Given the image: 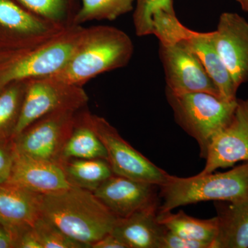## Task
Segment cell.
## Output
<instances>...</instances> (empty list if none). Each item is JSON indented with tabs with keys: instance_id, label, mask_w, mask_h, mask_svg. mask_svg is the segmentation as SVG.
Segmentation results:
<instances>
[{
	"instance_id": "6da1fadb",
	"label": "cell",
	"mask_w": 248,
	"mask_h": 248,
	"mask_svg": "<svg viewBox=\"0 0 248 248\" xmlns=\"http://www.w3.org/2000/svg\"><path fill=\"white\" fill-rule=\"evenodd\" d=\"M40 211L42 217L88 248L110 234L118 219L92 191L73 186L40 195Z\"/></svg>"
},
{
	"instance_id": "7a4b0ae2",
	"label": "cell",
	"mask_w": 248,
	"mask_h": 248,
	"mask_svg": "<svg viewBox=\"0 0 248 248\" xmlns=\"http://www.w3.org/2000/svg\"><path fill=\"white\" fill-rule=\"evenodd\" d=\"M133 53V41L124 31L110 26L86 27L69 61L54 76L83 87L99 75L126 66Z\"/></svg>"
},
{
	"instance_id": "3957f363",
	"label": "cell",
	"mask_w": 248,
	"mask_h": 248,
	"mask_svg": "<svg viewBox=\"0 0 248 248\" xmlns=\"http://www.w3.org/2000/svg\"><path fill=\"white\" fill-rule=\"evenodd\" d=\"M158 212L202 202H235L248 199V162L226 172L198 174L181 178L171 175L159 186Z\"/></svg>"
},
{
	"instance_id": "277c9868",
	"label": "cell",
	"mask_w": 248,
	"mask_h": 248,
	"mask_svg": "<svg viewBox=\"0 0 248 248\" xmlns=\"http://www.w3.org/2000/svg\"><path fill=\"white\" fill-rule=\"evenodd\" d=\"M166 97L176 122L195 139L201 157L206 159L210 143L231 120L238 99L228 101L203 92L175 93L166 88Z\"/></svg>"
},
{
	"instance_id": "5b68a950",
	"label": "cell",
	"mask_w": 248,
	"mask_h": 248,
	"mask_svg": "<svg viewBox=\"0 0 248 248\" xmlns=\"http://www.w3.org/2000/svg\"><path fill=\"white\" fill-rule=\"evenodd\" d=\"M86 27L73 26L53 38L17 53L0 72V90L19 80L55 76L69 61Z\"/></svg>"
},
{
	"instance_id": "8992f818",
	"label": "cell",
	"mask_w": 248,
	"mask_h": 248,
	"mask_svg": "<svg viewBox=\"0 0 248 248\" xmlns=\"http://www.w3.org/2000/svg\"><path fill=\"white\" fill-rule=\"evenodd\" d=\"M152 22L153 35L159 41L181 40L188 46L200 59L223 99L228 101L237 99L239 88L217 52L212 32H197L187 29L179 22L174 10H156Z\"/></svg>"
},
{
	"instance_id": "52a82bcc",
	"label": "cell",
	"mask_w": 248,
	"mask_h": 248,
	"mask_svg": "<svg viewBox=\"0 0 248 248\" xmlns=\"http://www.w3.org/2000/svg\"><path fill=\"white\" fill-rule=\"evenodd\" d=\"M89 98L83 87L56 76L28 80L22 112L14 138L36 120L60 110H80Z\"/></svg>"
},
{
	"instance_id": "ba28073f",
	"label": "cell",
	"mask_w": 248,
	"mask_h": 248,
	"mask_svg": "<svg viewBox=\"0 0 248 248\" xmlns=\"http://www.w3.org/2000/svg\"><path fill=\"white\" fill-rule=\"evenodd\" d=\"M78 111H57L36 120L13 138L15 149L31 158L61 165L62 151Z\"/></svg>"
},
{
	"instance_id": "9c48e42d",
	"label": "cell",
	"mask_w": 248,
	"mask_h": 248,
	"mask_svg": "<svg viewBox=\"0 0 248 248\" xmlns=\"http://www.w3.org/2000/svg\"><path fill=\"white\" fill-rule=\"evenodd\" d=\"M91 120L105 146L108 161L114 174L159 186L169 180L170 174L129 144L106 119L91 113Z\"/></svg>"
},
{
	"instance_id": "30bf717a",
	"label": "cell",
	"mask_w": 248,
	"mask_h": 248,
	"mask_svg": "<svg viewBox=\"0 0 248 248\" xmlns=\"http://www.w3.org/2000/svg\"><path fill=\"white\" fill-rule=\"evenodd\" d=\"M159 54L166 89L175 93L203 92L221 97L200 59L183 41H159Z\"/></svg>"
},
{
	"instance_id": "8fae6325",
	"label": "cell",
	"mask_w": 248,
	"mask_h": 248,
	"mask_svg": "<svg viewBox=\"0 0 248 248\" xmlns=\"http://www.w3.org/2000/svg\"><path fill=\"white\" fill-rule=\"evenodd\" d=\"M65 29L32 14L16 0H0V48H32Z\"/></svg>"
},
{
	"instance_id": "7c38bea8",
	"label": "cell",
	"mask_w": 248,
	"mask_h": 248,
	"mask_svg": "<svg viewBox=\"0 0 248 248\" xmlns=\"http://www.w3.org/2000/svg\"><path fill=\"white\" fill-rule=\"evenodd\" d=\"M205 160L206 164L200 174L248 161V99H237L231 120L214 138Z\"/></svg>"
},
{
	"instance_id": "4fadbf2b",
	"label": "cell",
	"mask_w": 248,
	"mask_h": 248,
	"mask_svg": "<svg viewBox=\"0 0 248 248\" xmlns=\"http://www.w3.org/2000/svg\"><path fill=\"white\" fill-rule=\"evenodd\" d=\"M159 186L114 174L93 191L94 195L118 218L139 210L159 206Z\"/></svg>"
},
{
	"instance_id": "5bb4252c",
	"label": "cell",
	"mask_w": 248,
	"mask_h": 248,
	"mask_svg": "<svg viewBox=\"0 0 248 248\" xmlns=\"http://www.w3.org/2000/svg\"><path fill=\"white\" fill-rule=\"evenodd\" d=\"M217 52L238 88L248 81V22L235 13H223L212 32Z\"/></svg>"
},
{
	"instance_id": "9a60e30c",
	"label": "cell",
	"mask_w": 248,
	"mask_h": 248,
	"mask_svg": "<svg viewBox=\"0 0 248 248\" xmlns=\"http://www.w3.org/2000/svg\"><path fill=\"white\" fill-rule=\"evenodd\" d=\"M6 183L40 195L71 187L61 165L34 159L16 151L11 175Z\"/></svg>"
},
{
	"instance_id": "2e32d148",
	"label": "cell",
	"mask_w": 248,
	"mask_h": 248,
	"mask_svg": "<svg viewBox=\"0 0 248 248\" xmlns=\"http://www.w3.org/2000/svg\"><path fill=\"white\" fill-rule=\"evenodd\" d=\"M159 206H152L118 218L112 234L127 248H161L166 228L157 218Z\"/></svg>"
},
{
	"instance_id": "e0dca14e",
	"label": "cell",
	"mask_w": 248,
	"mask_h": 248,
	"mask_svg": "<svg viewBox=\"0 0 248 248\" xmlns=\"http://www.w3.org/2000/svg\"><path fill=\"white\" fill-rule=\"evenodd\" d=\"M41 217L40 195L14 184L0 185V224L11 234Z\"/></svg>"
},
{
	"instance_id": "ac0fdd59",
	"label": "cell",
	"mask_w": 248,
	"mask_h": 248,
	"mask_svg": "<svg viewBox=\"0 0 248 248\" xmlns=\"http://www.w3.org/2000/svg\"><path fill=\"white\" fill-rule=\"evenodd\" d=\"M218 229L213 248H248V199L216 202Z\"/></svg>"
},
{
	"instance_id": "d6986e66",
	"label": "cell",
	"mask_w": 248,
	"mask_h": 248,
	"mask_svg": "<svg viewBox=\"0 0 248 248\" xmlns=\"http://www.w3.org/2000/svg\"><path fill=\"white\" fill-rule=\"evenodd\" d=\"M91 115L84 108L78 111L73 131L62 151L61 164L69 159L108 160L107 150L93 128Z\"/></svg>"
},
{
	"instance_id": "ffe728a7",
	"label": "cell",
	"mask_w": 248,
	"mask_h": 248,
	"mask_svg": "<svg viewBox=\"0 0 248 248\" xmlns=\"http://www.w3.org/2000/svg\"><path fill=\"white\" fill-rule=\"evenodd\" d=\"M160 223L174 234L192 241L205 243L213 248L218 234V223L217 217L208 219H200L186 215L180 210L178 213L172 211L157 213Z\"/></svg>"
},
{
	"instance_id": "44dd1931",
	"label": "cell",
	"mask_w": 248,
	"mask_h": 248,
	"mask_svg": "<svg viewBox=\"0 0 248 248\" xmlns=\"http://www.w3.org/2000/svg\"><path fill=\"white\" fill-rule=\"evenodd\" d=\"M61 166L70 185L92 192L114 174L104 159H69Z\"/></svg>"
},
{
	"instance_id": "7402d4cb",
	"label": "cell",
	"mask_w": 248,
	"mask_h": 248,
	"mask_svg": "<svg viewBox=\"0 0 248 248\" xmlns=\"http://www.w3.org/2000/svg\"><path fill=\"white\" fill-rule=\"evenodd\" d=\"M27 84L28 80H19L0 90V141L14 138Z\"/></svg>"
},
{
	"instance_id": "603a6c76",
	"label": "cell",
	"mask_w": 248,
	"mask_h": 248,
	"mask_svg": "<svg viewBox=\"0 0 248 248\" xmlns=\"http://www.w3.org/2000/svg\"><path fill=\"white\" fill-rule=\"evenodd\" d=\"M16 1L32 14L63 29L76 26L75 19L81 6V0Z\"/></svg>"
},
{
	"instance_id": "cb8c5ba5",
	"label": "cell",
	"mask_w": 248,
	"mask_h": 248,
	"mask_svg": "<svg viewBox=\"0 0 248 248\" xmlns=\"http://www.w3.org/2000/svg\"><path fill=\"white\" fill-rule=\"evenodd\" d=\"M136 0H81L76 25L92 21L115 20L133 11Z\"/></svg>"
},
{
	"instance_id": "d4e9b609",
	"label": "cell",
	"mask_w": 248,
	"mask_h": 248,
	"mask_svg": "<svg viewBox=\"0 0 248 248\" xmlns=\"http://www.w3.org/2000/svg\"><path fill=\"white\" fill-rule=\"evenodd\" d=\"M33 227L42 248H88L86 245L65 234L42 215Z\"/></svg>"
},
{
	"instance_id": "484cf974",
	"label": "cell",
	"mask_w": 248,
	"mask_h": 248,
	"mask_svg": "<svg viewBox=\"0 0 248 248\" xmlns=\"http://www.w3.org/2000/svg\"><path fill=\"white\" fill-rule=\"evenodd\" d=\"M158 9H173L172 0H136L134 8L133 23L137 35H153L152 16Z\"/></svg>"
},
{
	"instance_id": "4316f807",
	"label": "cell",
	"mask_w": 248,
	"mask_h": 248,
	"mask_svg": "<svg viewBox=\"0 0 248 248\" xmlns=\"http://www.w3.org/2000/svg\"><path fill=\"white\" fill-rule=\"evenodd\" d=\"M15 149L14 140L0 141V185L9 180L14 164Z\"/></svg>"
},
{
	"instance_id": "83f0119b",
	"label": "cell",
	"mask_w": 248,
	"mask_h": 248,
	"mask_svg": "<svg viewBox=\"0 0 248 248\" xmlns=\"http://www.w3.org/2000/svg\"><path fill=\"white\" fill-rule=\"evenodd\" d=\"M11 235L14 248H42L33 226L21 228Z\"/></svg>"
},
{
	"instance_id": "f1b7e54d",
	"label": "cell",
	"mask_w": 248,
	"mask_h": 248,
	"mask_svg": "<svg viewBox=\"0 0 248 248\" xmlns=\"http://www.w3.org/2000/svg\"><path fill=\"white\" fill-rule=\"evenodd\" d=\"M161 248H211L205 243L186 239L174 234L166 228Z\"/></svg>"
},
{
	"instance_id": "f546056e",
	"label": "cell",
	"mask_w": 248,
	"mask_h": 248,
	"mask_svg": "<svg viewBox=\"0 0 248 248\" xmlns=\"http://www.w3.org/2000/svg\"><path fill=\"white\" fill-rule=\"evenodd\" d=\"M91 248H127L115 235L110 233L91 245Z\"/></svg>"
},
{
	"instance_id": "4dcf8cb0",
	"label": "cell",
	"mask_w": 248,
	"mask_h": 248,
	"mask_svg": "<svg viewBox=\"0 0 248 248\" xmlns=\"http://www.w3.org/2000/svg\"><path fill=\"white\" fill-rule=\"evenodd\" d=\"M23 50H26V49L0 48V72L10 60Z\"/></svg>"
},
{
	"instance_id": "1f68e13d",
	"label": "cell",
	"mask_w": 248,
	"mask_h": 248,
	"mask_svg": "<svg viewBox=\"0 0 248 248\" xmlns=\"http://www.w3.org/2000/svg\"><path fill=\"white\" fill-rule=\"evenodd\" d=\"M0 248H14L12 235L1 224H0Z\"/></svg>"
},
{
	"instance_id": "d6a6232c",
	"label": "cell",
	"mask_w": 248,
	"mask_h": 248,
	"mask_svg": "<svg viewBox=\"0 0 248 248\" xmlns=\"http://www.w3.org/2000/svg\"><path fill=\"white\" fill-rule=\"evenodd\" d=\"M241 5V9L248 12V0H236Z\"/></svg>"
},
{
	"instance_id": "836d02e7",
	"label": "cell",
	"mask_w": 248,
	"mask_h": 248,
	"mask_svg": "<svg viewBox=\"0 0 248 248\" xmlns=\"http://www.w3.org/2000/svg\"></svg>"
}]
</instances>
